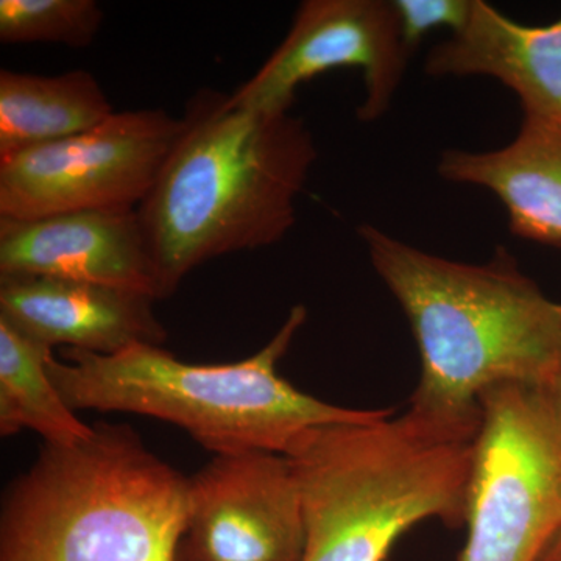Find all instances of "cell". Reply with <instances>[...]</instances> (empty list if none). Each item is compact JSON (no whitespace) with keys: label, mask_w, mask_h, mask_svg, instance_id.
I'll return each instance as SVG.
<instances>
[{"label":"cell","mask_w":561,"mask_h":561,"mask_svg":"<svg viewBox=\"0 0 561 561\" xmlns=\"http://www.w3.org/2000/svg\"><path fill=\"white\" fill-rule=\"evenodd\" d=\"M181 121L183 131L138 206L160 298L205 262L283 241L319 158L300 117L249 108L224 92H195Z\"/></svg>","instance_id":"6da1fadb"},{"label":"cell","mask_w":561,"mask_h":561,"mask_svg":"<svg viewBox=\"0 0 561 561\" xmlns=\"http://www.w3.org/2000/svg\"><path fill=\"white\" fill-rule=\"evenodd\" d=\"M373 268L411 323L421 376L411 408L481 421L479 398L505 382L552 387L561 375V305L519 271L511 251L463 264L362 225Z\"/></svg>","instance_id":"7a4b0ae2"},{"label":"cell","mask_w":561,"mask_h":561,"mask_svg":"<svg viewBox=\"0 0 561 561\" xmlns=\"http://www.w3.org/2000/svg\"><path fill=\"white\" fill-rule=\"evenodd\" d=\"M481 421L393 409L301 432L284 456L300 489V561H383L419 523H467Z\"/></svg>","instance_id":"3957f363"},{"label":"cell","mask_w":561,"mask_h":561,"mask_svg":"<svg viewBox=\"0 0 561 561\" xmlns=\"http://www.w3.org/2000/svg\"><path fill=\"white\" fill-rule=\"evenodd\" d=\"M46 445L11 483L0 515V561H179L191 483L127 424Z\"/></svg>","instance_id":"277c9868"},{"label":"cell","mask_w":561,"mask_h":561,"mask_svg":"<svg viewBox=\"0 0 561 561\" xmlns=\"http://www.w3.org/2000/svg\"><path fill=\"white\" fill-rule=\"evenodd\" d=\"M306 319L305 306H294L264 348L232 364H187L161 346L136 345L111 356L65 348L66 360L54 354L47 371L73 412L169 421L214 454H284L301 432L382 411L330 404L278 375V362Z\"/></svg>","instance_id":"5b68a950"},{"label":"cell","mask_w":561,"mask_h":561,"mask_svg":"<svg viewBox=\"0 0 561 561\" xmlns=\"http://www.w3.org/2000/svg\"><path fill=\"white\" fill-rule=\"evenodd\" d=\"M481 426L460 561H535L561 527V412L551 387L505 382L479 398Z\"/></svg>","instance_id":"8992f818"},{"label":"cell","mask_w":561,"mask_h":561,"mask_svg":"<svg viewBox=\"0 0 561 561\" xmlns=\"http://www.w3.org/2000/svg\"><path fill=\"white\" fill-rule=\"evenodd\" d=\"M183 131L164 110L114 113L90 130L0 160V217L136 209Z\"/></svg>","instance_id":"52a82bcc"},{"label":"cell","mask_w":561,"mask_h":561,"mask_svg":"<svg viewBox=\"0 0 561 561\" xmlns=\"http://www.w3.org/2000/svg\"><path fill=\"white\" fill-rule=\"evenodd\" d=\"M409 58L391 0H306L283 43L231 99L249 108L290 111L306 81L360 69L365 98L357 117L373 122L390 108Z\"/></svg>","instance_id":"ba28073f"},{"label":"cell","mask_w":561,"mask_h":561,"mask_svg":"<svg viewBox=\"0 0 561 561\" xmlns=\"http://www.w3.org/2000/svg\"><path fill=\"white\" fill-rule=\"evenodd\" d=\"M186 561H300V489L284 454H214L190 479Z\"/></svg>","instance_id":"9c48e42d"},{"label":"cell","mask_w":561,"mask_h":561,"mask_svg":"<svg viewBox=\"0 0 561 561\" xmlns=\"http://www.w3.org/2000/svg\"><path fill=\"white\" fill-rule=\"evenodd\" d=\"M14 276L102 284L160 300L138 208L0 217V278Z\"/></svg>","instance_id":"30bf717a"},{"label":"cell","mask_w":561,"mask_h":561,"mask_svg":"<svg viewBox=\"0 0 561 561\" xmlns=\"http://www.w3.org/2000/svg\"><path fill=\"white\" fill-rule=\"evenodd\" d=\"M153 297L80 280L0 278V317L50 348L122 353L158 345L168 331L153 312Z\"/></svg>","instance_id":"8fae6325"},{"label":"cell","mask_w":561,"mask_h":561,"mask_svg":"<svg viewBox=\"0 0 561 561\" xmlns=\"http://www.w3.org/2000/svg\"><path fill=\"white\" fill-rule=\"evenodd\" d=\"M426 72L491 77L518 95L524 116L561 127V18L530 27L474 0L467 25L427 55Z\"/></svg>","instance_id":"7c38bea8"},{"label":"cell","mask_w":561,"mask_h":561,"mask_svg":"<svg viewBox=\"0 0 561 561\" xmlns=\"http://www.w3.org/2000/svg\"><path fill=\"white\" fill-rule=\"evenodd\" d=\"M438 173L453 183L493 192L518 238L561 249V127L524 116L518 135L502 149L449 150Z\"/></svg>","instance_id":"4fadbf2b"},{"label":"cell","mask_w":561,"mask_h":561,"mask_svg":"<svg viewBox=\"0 0 561 561\" xmlns=\"http://www.w3.org/2000/svg\"><path fill=\"white\" fill-rule=\"evenodd\" d=\"M116 113L101 83L84 69L61 76L0 70V160L70 138Z\"/></svg>","instance_id":"5bb4252c"},{"label":"cell","mask_w":561,"mask_h":561,"mask_svg":"<svg viewBox=\"0 0 561 561\" xmlns=\"http://www.w3.org/2000/svg\"><path fill=\"white\" fill-rule=\"evenodd\" d=\"M54 348L25 334L0 317V434L31 430L46 445L70 446L91 437L62 400L47 371Z\"/></svg>","instance_id":"9a60e30c"},{"label":"cell","mask_w":561,"mask_h":561,"mask_svg":"<svg viewBox=\"0 0 561 561\" xmlns=\"http://www.w3.org/2000/svg\"><path fill=\"white\" fill-rule=\"evenodd\" d=\"M105 20L94 0H0L3 44L91 46Z\"/></svg>","instance_id":"2e32d148"},{"label":"cell","mask_w":561,"mask_h":561,"mask_svg":"<svg viewBox=\"0 0 561 561\" xmlns=\"http://www.w3.org/2000/svg\"><path fill=\"white\" fill-rule=\"evenodd\" d=\"M474 0H391L400 21L404 49L411 55L435 28L460 32L470 20Z\"/></svg>","instance_id":"e0dca14e"},{"label":"cell","mask_w":561,"mask_h":561,"mask_svg":"<svg viewBox=\"0 0 561 561\" xmlns=\"http://www.w3.org/2000/svg\"><path fill=\"white\" fill-rule=\"evenodd\" d=\"M535 561H561V527L552 535L551 540L546 542Z\"/></svg>","instance_id":"ac0fdd59"},{"label":"cell","mask_w":561,"mask_h":561,"mask_svg":"<svg viewBox=\"0 0 561 561\" xmlns=\"http://www.w3.org/2000/svg\"><path fill=\"white\" fill-rule=\"evenodd\" d=\"M551 390L561 412V375L557 378V381L552 383Z\"/></svg>","instance_id":"d6986e66"}]
</instances>
